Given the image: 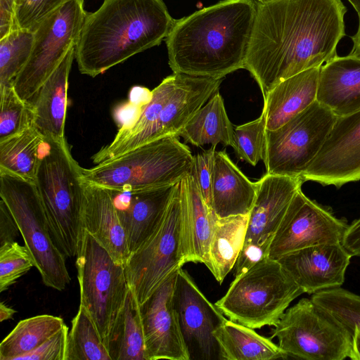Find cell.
<instances>
[{
  "mask_svg": "<svg viewBox=\"0 0 360 360\" xmlns=\"http://www.w3.org/2000/svg\"><path fill=\"white\" fill-rule=\"evenodd\" d=\"M341 0H277L260 4L245 63L263 98L300 72L337 56L345 35Z\"/></svg>",
  "mask_w": 360,
  "mask_h": 360,
  "instance_id": "obj_1",
  "label": "cell"
},
{
  "mask_svg": "<svg viewBox=\"0 0 360 360\" xmlns=\"http://www.w3.org/2000/svg\"><path fill=\"white\" fill-rule=\"evenodd\" d=\"M256 0H223L175 20L165 39L173 73L223 79L245 68Z\"/></svg>",
  "mask_w": 360,
  "mask_h": 360,
  "instance_id": "obj_2",
  "label": "cell"
},
{
  "mask_svg": "<svg viewBox=\"0 0 360 360\" xmlns=\"http://www.w3.org/2000/svg\"><path fill=\"white\" fill-rule=\"evenodd\" d=\"M174 22L163 0H103L86 14L75 46L79 72L94 77L159 45Z\"/></svg>",
  "mask_w": 360,
  "mask_h": 360,
  "instance_id": "obj_3",
  "label": "cell"
},
{
  "mask_svg": "<svg viewBox=\"0 0 360 360\" xmlns=\"http://www.w3.org/2000/svg\"><path fill=\"white\" fill-rule=\"evenodd\" d=\"M193 155L177 136L154 140L94 167H82V180L115 192L176 184L191 173Z\"/></svg>",
  "mask_w": 360,
  "mask_h": 360,
  "instance_id": "obj_4",
  "label": "cell"
},
{
  "mask_svg": "<svg viewBox=\"0 0 360 360\" xmlns=\"http://www.w3.org/2000/svg\"><path fill=\"white\" fill-rule=\"evenodd\" d=\"M45 143L48 148L41 158L34 184L59 247L67 257H76L83 233L82 167L65 137Z\"/></svg>",
  "mask_w": 360,
  "mask_h": 360,
  "instance_id": "obj_5",
  "label": "cell"
},
{
  "mask_svg": "<svg viewBox=\"0 0 360 360\" xmlns=\"http://www.w3.org/2000/svg\"><path fill=\"white\" fill-rule=\"evenodd\" d=\"M303 293L278 260L267 258L236 276L215 305L230 320L259 329L276 326Z\"/></svg>",
  "mask_w": 360,
  "mask_h": 360,
  "instance_id": "obj_6",
  "label": "cell"
},
{
  "mask_svg": "<svg viewBox=\"0 0 360 360\" xmlns=\"http://www.w3.org/2000/svg\"><path fill=\"white\" fill-rule=\"evenodd\" d=\"M0 197L13 217L44 284L63 290L71 280L67 257L52 233L34 182L0 171Z\"/></svg>",
  "mask_w": 360,
  "mask_h": 360,
  "instance_id": "obj_7",
  "label": "cell"
},
{
  "mask_svg": "<svg viewBox=\"0 0 360 360\" xmlns=\"http://www.w3.org/2000/svg\"><path fill=\"white\" fill-rule=\"evenodd\" d=\"M274 327L271 339L277 338L288 356L343 360L351 354V333L311 299L302 298L288 308Z\"/></svg>",
  "mask_w": 360,
  "mask_h": 360,
  "instance_id": "obj_8",
  "label": "cell"
},
{
  "mask_svg": "<svg viewBox=\"0 0 360 360\" xmlns=\"http://www.w3.org/2000/svg\"><path fill=\"white\" fill-rule=\"evenodd\" d=\"M76 257L80 305L93 320L105 343L127 293L124 266L117 264L84 230Z\"/></svg>",
  "mask_w": 360,
  "mask_h": 360,
  "instance_id": "obj_9",
  "label": "cell"
},
{
  "mask_svg": "<svg viewBox=\"0 0 360 360\" xmlns=\"http://www.w3.org/2000/svg\"><path fill=\"white\" fill-rule=\"evenodd\" d=\"M337 118L316 101L279 128L266 129L263 159L266 174L302 179Z\"/></svg>",
  "mask_w": 360,
  "mask_h": 360,
  "instance_id": "obj_10",
  "label": "cell"
},
{
  "mask_svg": "<svg viewBox=\"0 0 360 360\" xmlns=\"http://www.w3.org/2000/svg\"><path fill=\"white\" fill-rule=\"evenodd\" d=\"M83 4L84 0H68L34 31L31 54L13 82L22 100H33L69 49L77 44L87 13Z\"/></svg>",
  "mask_w": 360,
  "mask_h": 360,
  "instance_id": "obj_11",
  "label": "cell"
},
{
  "mask_svg": "<svg viewBox=\"0 0 360 360\" xmlns=\"http://www.w3.org/2000/svg\"><path fill=\"white\" fill-rule=\"evenodd\" d=\"M180 181L159 226L124 265L128 284L139 304L185 264L181 246Z\"/></svg>",
  "mask_w": 360,
  "mask_h": 360,
  "instance_id": "obj_12",
  "label": "cell"
},
{
  "mask_svg": "<svg viewBox=\"0 0 360 360\" xmlns=\"http://www.w3.org/2000/svg\"><path fill=\"white\" fill-rule=\"evenodd\" d=\"M349 226L301 188L292 198L271 241L269 258L278 260L292 252L318 245L342 243Z\"/></svg>",
  "mask_w": 360,
  "mask_h": 360,
  "instance_id": "obj_13",
  "label": "cell"
},
{
  "mask_svg": "<svg viewBox=\"0 0 360 360\" xmlns=\"http://www.w3.org/2000/svg\"><path fill=\"white\" fill-rule=\"evenodd\" d=\"M174 301L191 359H219L213 333L226 319L182 268L176 274Z\"/></svg>",
  "mask_w": 360,
  "mask_h": 360,
  "instance_id": "obj_14",
  "label": "cell"
},
{
  "mask_svg": "<svg viewBox=\"0 0 360 360\" xmlns=\"http://www.w3.org/2000/svg\"><path fill=\"white\" fill-rule=\"evenodd\" d=\"M302 179L336 188L360 180V110L338 117Z\"/></svg>",
  "mask_w": 360,
  "mask_h": 360,
  "instance_id": "obj_15",
  "label": "cell"
},
{
  "mask_svg": "<svg viewBox=\"0 0 360 360\" xmlns=\"http://www.w3.org/2000/svg\"><path fill=\"white\" fill-rule=\"evenodd\" d=\"M177 271L140 304L147 360H191L174 306Z\"/></svg>",
  "mask_w": 360,
  "mask_h": 360,
  "instance_id": "obj_16",
  "label": "cell"
},
{
  "mask_svg": "<svg viewBox=\"0 0 360 360\" xmlns=\"http://www.w3.org/2000/svg\"><path fill=\"white\" fill-rule=\"evenodd\" d=\"M352 255L342 244H323L305 248L278 261L304 293L341 287Z\"/></svg>",
  "mask_w": 360,
  "mask_h": 360,
  "instance_id": "obj_17",
  "label": "cell"
},
{
  "mask_svg": "<svg viewBox=\"0 0 360 360\" xmlns=\"http://www.w3.org/2000/svg\"><path fill=\"white\" fill-rule=\"evenodd\" d=\"M176 186V184L126 192L110 191L127 236L130 255L159 226L169 207Z\"/></svg>",
  "mask_w": 360,
  "mask_h": 360,
  "instance_id": "obj_18",
  "label": "cell"
},
{
  "mask_svg": "<svg viewBox=\"0 0 360 360\" xmlns=\"http://www.w3.org/2000/svg\"><path fill=\"white\" fill-rule=\"evenodd\" d=\"M303 183L300 178L269 174L257 181L245 241L271 243L292 198Z\"/></svg>",
  "mask_w": 360,
  "mask_h": 360,
  "instance_id": "obj_19",
  "label": "cell"
},
{
  "mask_svg": "<svg viewBox=\"0 0 360 360\" xmlns=\"http://www.w3.org/2000/svg\"><path fill=\"white\" fill-rule=\"evenodd\" d=\"M83 184L82 230L89 233L117 264L124 266L130 252L112 192L84 181Z\"/></svg>",
  "mask_w": 360,
  "mask_h": 360,
  "instance_id": "obj_20",
  "label": "cell"
},
{
  "mask_svg": "<svg viewBox=\"0 0 360 360\" xmlns=\"http://www.w3.org/2000/svg\"><path fill=\"white\" fill-rule=\"evenodd\" d=\"M176 86L164 105L150 142L179 136L195 113L218 91L223 79L177 73Z\"/></svg>",
  "mask_w": 360,
  "mask_h": 360,
  "instance_id": "obj_21",
  "label": "cell"
},
{
  "mask_svg": "<svg viewBox=\"0 0 360 360\" xmlns=\"http://www.w3.org/2000/svg\"><path fill=\"white\" fill-rule=\"evenodd\" d=\"M181 185V246L185 264H206L217 216L211 210L190 174Z\"/></svg>",
  "mask_w": 360,
  "mask_h": 360,
  "instance_id": "obj_22",
  "label": "cell"
},
{
  "mask_svg": "<svg viewBox=\"0 0 360 360\" xmlns=\"http://www.w3.org/2000/svg\"><path fill=\"white\" fill-rule=\"evenodd\" d=\"M316 101L337 117L360 110V58L336 56L320 68Z\"/></svg>",
  "mask_w": 360,
  "mask_h": 360,
  "instance_id": "obj_23",
  "label": "cell"
},
{
  "mask_svg": "<svg viewBox=\"0 0 360 360\" xmlns=\"http://www.w3.org/2000/svg\"><path fill=\"white\" fill-rule=\"evenodd\" d=\"M75 46L69 49L30 102L33 124L45 141L65 137L68 77L75 58Z\"/></svg>",
  "mask_w": 360,
  "mask_h": 360,
  "instance_id": "obj_24",
  "label": "cell"
},
{
  "mask_svg": "<svg viewBox=\"0 0 360 360\" xmlns=\"http://www.w3.org/2000/svg\"><path fill=\"white\" fill-rule=\"evenodd\" d=\"M257 187V182L249 180L225 150L215 151L211 195L212 209L217 217L249 214Z\"/></svg>",
  "mask_w": 360,
  "mask_h": 360,
  "instance_id": "obj_25",
  "label": "cell"
},
{
  "mask_svg": "<svg viewBox=\"0 0 360 360\" xmlns=\"http://www.w3.org/2000/svg\"><path fill=\"white\" fill-rule=\"evenodd\" d=\"M321 67L291 76L267 93L262 112L266 130L279 128L316 101Z\"/></svg>",
  "mask_w": 360,
  "mask_h": 360,
  "instance_id": "obj_26",
  "label": "cell"
},
{
  "mask_svg": "<svg viewBox=\"0 0 360 360\" xmlns=\"http://www.w3.org/2000/svg\"><path fill=\"white\" fill-rule=\"evenodd\" d=\"M213 334L219 346L220 360H273L288 357L271 338L230 319H226Z\"/></svg>",
  "mask_w": 360,
  "mask_h": 360,
  "instance_id": "obj_27",
  "label": "cell"
},
{
  "mask_svg": "<svg viewBox=\"0 0 360 360\" xmlns=\"http://www.w3.org/2000/svg\"><path fill=\"white\" fill-rule=\"evenodd\" d=\"M249 214L217 217L205 264L219 283L232 270L244 245Z\"/></svg>",
  "mask_w": 360,
  "mask_h": 360,
  "instance_id": "obj_28",
  "label": "cell"
},
{
  "mask_svg": "<svg viewBox=\"0 0 360 360\" xmlns=\"http://www.w3.org/2000/svg\"><path fill=\"white\" fill-rule=\"evenodd\" d=\"M105 345L112 360H147L140 304L129 285Z\"/></svg>",
  "mask_w": 360,
  "mask_h": 360,
  "instance_id": "obj_29",
  "label": "cell"
},
{
  "mask_svg": "<svg viewBox=\"0 0 360 360\" xmlns=\"http://www.w3.org/2000/svg\"><path fill=\"white\" fill-rule=\"evenodd\" d=\"M234 129L217 91L188 122L179 136L195 146L219 143L233 146Z\"/></svg>",
  "mask_w": 360,
  "mask_h": 360,
  "instance_id": "obj_30",
  "label": "cell"
},
{
  "mask_svg": "<svg viewBox=\"0 0 360 360\" xmlns=\"http://www.w3.org/2000/svg\"><path fill=\"white\" fill-rule=\"evenodd\" d=\"M44 143V136L34 125L0 139V171L34 182Z\"/></svg>",
  "mask_w": 360,
  "mask_h": 360,
  "instance_id": "obj_31",
  "label": "cell"
},
{
  "mask_svg": "<svg viewBox=\"0 0 360 360\" xmlns=\"http://www.w3.org/2000/svg\"><path fill=\"white\" fill-rule=\"evenodd\" d=\"M60 317L42 314L21 320L0 344V360H17L34 350L64 326Z\"/></svg>",
  "mask_w": 360,
  "mask_h": 360,
  "instance_id": "obj_32",
  "label": "cell"
},
{
  "mask_svg": "<svg viewBox=\"0 0 360 360\" xmlns=\"http://www.w3.org/2000/svg\"><path fill=\"white\" fill-rule=\"evenodd\" d=\"M66 360H112L93 320L80 304L71 322Z\"/></svg>",
  "mask_w": 360,
  "mask_h": 360,
  "instance_id": "obj_33",
  "label": "cell"
},
{
  "mask_svg": "<svg viewBox=\"0 0 360 360\" xmlns=\"http://www.w3.org/2000/svg\"><path fill=\"white\" fill-rule=\"evenodd\" d=\"M33 41V31L20 28L0 39V87L13 85L30 58Z\"/></svg>",
  "mask_w": 360,
  "mask_h": 360,
  "instance_id": "obj_34",
  "label": "cell"
},
{
  "mask_svg": "<svg viewBox=\"0 0 360 360\" xmlns=\"http://www.w3.org/2000/svg\"><path fill=\"white\" fill-rule=\"evenodd\" d=\"M311 299L346 327L351 334L354 328H360L359 295L338 287L317 292Z\"/></svg>",
  "mask_w": 360,
  "mask_h": 360,
  "instance_id": "obj_35",
  "label": "cell"
},
{
  "mask_svg": "<svg viewBox=\"0 0 360 360\" xmlns=\"http://www.w3.org/2000/svg\"><path fill=\"white\" fill-rule=\"evenodd\" d=\"M0 139L34 125L32 104L22 100L13 85L0 87Z\"/></svg>",
  "mask_w": 360,
  "mask_h": 360,
  "instance_id": "obj_36",
  "label": "cell"
},
{
  "mask_svg": "<svg viewBox=\"0 0 360 360\" xmlns=\"http://www.w3.org/2000/svg\"><path fill=\"white\" fill-rule=\"evenodd\" d=\"M266 123L262 114L256 120L234 129L233 148L238 158L252 166L263 160Z\"/></svg>",
  "mask_w": 360,
  "mask_h": 360,
  "instance_id": "obj_37",
  "label": "cell"
},
{
  "mask_svg": "<svg viewBox=\"0 0 360 360\" xmlns=\"http://www.w3.org/2000/svg\"><path fill=\"white\" fill-rule=\"evenodd\" d=\"M34 266L26 247L14 241L0 246V292L7 290Z\"/></svg>",
  "mask_w": 360,
  "mask_h": 360,
  "instance_id": "obj_38",
  "label": "cell"
},
{
  "mask_svg": "<svg viewBox=\"0 0 360 360\" xmlns=\"http://www.w3.org/2000/svg\"><path fill=\"white\" fill-rule=\"evenodd\" d=\"M68 0H15V29L34 31L40 23Z\"/></svg>",
  "mask_w": 360,
  "mask_h": 360,
  "instance_id": "obj_39",
  "label": "cell"
},
{
  "mask_svg": "<svg viewBox=\"0 0 360 360\" xmlns=\"http://www.w3.org/2000/svg\"><path fill=\"white\" fill-rule=\"evenodd\" d=\"M216 146L202 150L193 156L191 174L193 176L198 188L204 201L212 209V178L214 156Z\"/></svg>",
  "mask_w": 360,
  "mask_h": 360,
  "instance_id": "obj_40",
  "label": "cell"
},
{
  "mask_svg": "<svg viewBox=\"0 0 360 360\" xmlns=\"http://www.w3.org/2000/svg\"><path fill=\"white\" fill-rule=\"evenodd\" d=\"M68 328L65 325L34 350L17 360H66Z\"/></svg>",
  "mask_w": 360,
  "mask_h": 360,
  "instance_id": "obj_41",
  "label": "cell"
},
{
  "mask_svg": "<svg viewBox=\"0 0 360 360\" xmlns=\"http://www.w3.org/2000/svg\"><path fill=\"white\" fill-rule=\"evenodd\" d=\"M270 243L245 241L234 266L235 277L247 272L259 262L269 258Z\"/></svg>",
  "mask_w": 360,
  "mask_h": 360,
  "instance_id": "obj_42",
  "label": "cell"
},
{
  "mask_svg": "<svg viewBox=\"0 0 360 360\" xmlns=\"http://www.w3.org/2000/svg\"><path fill=\"white\" fill-rule=\"evenodd\" d=\"M20 233L18 225L4 201L0 200V246L14 242Z\"/></svg>",
  "mask_w": 360,
  "mask_h": 360,
  "instance_id": "obj_43",
  "label": "cell"
},
{
  "mask_svg": "<svg viewBox=\"0 0 360 360\" xmlns=\"http://www.w3.org/2000/svg\"><path fill=\"white\" fill-rule=\"evenodd\" d=\"M145 105L135 103L129 100L117 105L113 113L116 123L120 127L133 123L137 120Z\"/></svg>",
  "mask_w": 360,
  "mask_h": 360,
  "instance_id": "obj_44",
  "label": "cell"
},
{
  "mask_svg": "<svg viewBox=\"0 0 360 360\" xmlns=\"http://www.w3.org/2000/svg\"><path fill=\"white\" fill-rule=\"evenodd\" d=\"M15 0H0V39L15 29Z\"/></svg>",
  "mask_w": 360,
  "mask_h": 360,
  "instance_id": "obj_45",
  "label": "cell"
},
{
  "mask_svg": "<svg viewBox=\"0 0 360 360\" xmlns=\"http://www.w3.org/2000/svg\"><path fill=\"white\" fill-rule=\"evenodd\" d=\"M342 244L352 257H360V217L349 224Z\"/></svg>",
  "mask_w": 360,
  "mask_h": 360,
  "instance_id": "obj_46",
  "label": "cell"
},
{
  "mask_svg": "<svg viewBox=\"0 0 360 360\" xmlns=\"http://www.w3.org/2000/svg\"><path fill=\"white\" fill-rule=\"evenodd\" d=\"M352 345L349 359L360 360V328L356 327L352 332Z\"/></svg>",
  "mask_w": 360,
  "mask_h": 360,
  "instance_id": "obj_47",
  "label": "cell"
},
{
  "mask_svg": "<svg viewBox=\"0 0 360 360\" xmlns=\"http://www.w3.org/2000/svg\"><path fill=\"white\" fill-rule=\"evenodd\" d=\"M359 16V25L355 34L352 37L353 46L349 55L360 58V15Z\"/></svg>",
  "mask_w": 360,
  "mask_h": 360,
  "instance_id": "obj_48",
  "label": "cell"
},
{
  "mask_svg": "<svg viewBox=\"0 0 360 360\" xmlns=\"http://www.w3.org/2000/svg\"><path fill=\"white\" fill-rule=\"evenodd\" d=\"M16 311L11 307H8L4 302L0 303V321H6L13 319Z\"/></svg>",
  "mask_w": 360,
  "mask_h": 360,
  "instance_id": "obj_49",
  "label": "cell"
},
{
  "mask_svg": "<svg viewBox=\"0 0 360 360\" xmlns=\"http://www.w3.org/2000/svg\"><path fill=\"white\" fill-rule=\"evenodd\" d=\"M355 9L358 15H360V0H347Z\"/></svg>",
  "mask_w": 360,
  "mask_h": 360,
  "instance_id": "obj_50",
  "label": "cell"
},
{
  "mask_svg": "<svg viewBox=\"0 0 360 360\" xmlns=\"http://www.w3.org/2000/svg\"><path fill=\"white\" fill-rule=\"evenodd\" d=\"M258 4H269V3H271V2H274V1H276L277 0H256Z\"/></svg>",
  "mask_w": 360,
  "mask_h": 360,
  "instance_id": "obj_51",
  "label": "cell"
}]
</instances>
